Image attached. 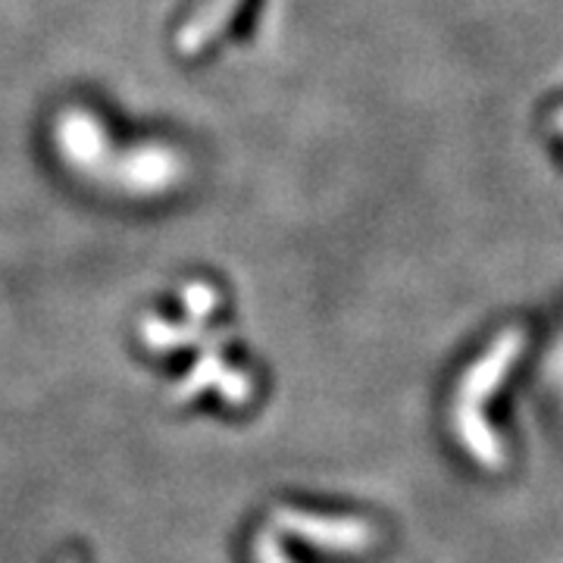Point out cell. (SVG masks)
Returning <instances> with one entry per match:
<instances>
[{
  "label": "cell",
  "instance_id": "obj_1",
  "mask_svg": "<svg viewBox=\"0 0 563 563\" xmlns=\"http://www.w3.org/2000/svg\"><path fill=\"white\" fill-rule=\"evenodd\" d=\"M239 7H242V0H207L179 32L181 54H198L201 47H207L229 22L235 20Z\"/></svg>",
  "mask_w": 563,
  "mask_h": 563
},
{
  "label": "cell",
  "instance_id": "obj_2",
  "mask_svg": "<svg viewBox=\"0 0 563 563\" xmlns=\"http://www.w3.org/2000/svg\"><path fill=\"white\" fill-rule=\"evenodd\" d=\"M60 563H79V558H63Z\"/></svg>",
  "mask_w": 563,
  "mask_h": 563
}]
</instances>
